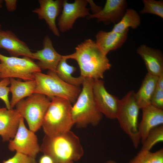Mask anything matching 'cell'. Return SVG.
<instances>
[{"instance_id": "21", "label": "cell", "mask_w": 163, "mask_h": 163, "mask_svg": "<svg viewBox=\"0 0 163 163\" xmlns=\"http://www.w3.org/2000/svg\"><path fill=\"white\" fill-rule=\"evenodd\" d=\"M158 78V77L147 73L139 89L135 93L136 100L140 109L151 104L152 97L156 87Z\"/></svg>"}, {"instance_id": "6", "label": "cell", "mask_w": 163, "mask_h": 163, "mask_svg": "<svg viewBox=\"0 0 163 163\" xmlns=\"http://www.w3.org/2000/svg\"><path fill=\"white\" fill-rule=\"evenodd\" d=\"M133 91L128 92L120 100L116 119L122 130L128 136L135 149L139 145L141 139L138 130L139 110Z\"/></svg>"}, {"instance_id": "13", "label": "cell", "mask_w": 163, "mask_h": 163, "mask_svg": "<svg viewBox=\"0 0 163 163\" xmlns=\"http://www.w3.org/2000/svg\"><path fill=\"white\" fill-rule=\"evenodd\" d=\"M43 45L42 49L32 53V59L38 60L36 64L41 69H48L56 72L57 66L62 55L55 49L48 36L44 37Z\"/></svg>"}, {"instance_id": "20", "label": "cell", "mask_w": 163, "mask_h": 163, "mask_svg": "<svg viewBox=\"0 0 163 163\" xmlns=\"http://www.w3.org/2000/svg\"><path fill=\"white\" fill-rule=\"evenodd\" d=\"M9 79L10 91L12 94L10 104L11 108L13 109L21 100L34 93L36 82L34 80L22 82L14 78Z\"/></svg>"}, {"instance_id": "36", "label": "cell", "mask_w": 163, "mask_h": 163, "mask_svg": "<svg viewBox=\"0 0 163 163\" xmlns=\"http://www.w3.org/2000/svg\"><path fill=\"white\" fill-rule=\"evenodd\" d=\"M69 163H73V162H70Z\"/></svg>"}, {"instance_id": "11", "label": "cell", "mask_w": 163, "mask_h": 163, "mask_svg": "<svg viewBox=\"0 0 163 163\" xmlns=\"http://www.w3.org/2000/svg\"><path fill=\"white\" fill-rule=\"evenodd\" d=\"M87 4V0H75L72 3L63 0L62 11L57 19L59 30L66 32L72 28L77 19L89 15Z\"/></svg>"}, {"instance_id": "31", "label": "cell", "mask_w": 163, "mask_h": 163, "mask_svg": "<svg viewBox=\"0 0 163 163\" xmlns=\"http://www.w3.org/2000/svg\"><path fill=\"white\" fill-rule=\"evenodd\" d=\"M87 1L88 3L90 5L92 14L98 13L103 8L102 7L97 5L92 0H87Z\"/></svg>"}, {"instance_id": "15", "label": "cell", "mask_w": 163, "mask_h": 163, "mask_svg": "<svg viewBox=\"0 0 163 163\" xmlns=\"http://www.w3.org/2000/svg\"><path fill=\"white\" fill-rule=\"evenodd\" d=\"M0 48L6 50L11 56H23L32 59V52L27 44L11 30H0Z\"/></svg>"}, {"instance_id": "16", "label": "cell", "mask_w": 163, "mask_h": 163, "mask_svg": "<svg viewBox=\"0 0 163 163\" xmlns=\"http://www.w3.org/2000/svg\"><path fill=\"white\" fill-rule=\"evenodd\" d=\"M141 109L142 118L139 124L138 130L142 143L152 129L163 125V110L157 108L151 104Z\"/></svg>"}, {"instance_id": "19", "label": "cell", "mask_w": 163, "mask_h": 163, "mask_svg": "<svg viewBox=\"0 0 163 163\" xmlns=\"http://www.w3.org/2000/svg\"><path fill=\"white\" fill-rule=\"evenodd\" d=\"M128 30L122 33L111 31H99L96 36L97 45L104 54L120 47L126 40Z\"/></svg>"}, {"instance_id": "12", "label": "cell", "mask_w": 163, "mask_h": 163, "mask_svg": "<svg viewBox=\"0 0 163 163\" xmlns=\"http://www.w3.org/2000/svg\"><path fill=\"white\" fill-rule=\"evenodd\" d=\"M63 2L62 0H39V7L32 11L40 19L45 21L49 29L57 37H59L60 34L56 19L61 12Z\"/></svg>"}, {"instance_id": "33", "label": "cell", "mask_w": 163, "mask_h": 163, "mask_svg": "<svg viewBox=\"0 0 163 163\" xmlns=\"http://www.w3.org/2000/svg\"><path fill=\"white\" fill-rule=\"evenodd\" d=\"M106 163H118L115 161L112 160H110L107 162Z\"/></svg>"}, {"instance_id": "1", "label": "cell", "mask_w": 163, "mask_h": 163, "mask_svg": "<svg viewBox=\"0 0 163 163\" xmlns=\"http://www.w3.org/2000/svg\"><path fill=\"white\" fill-rule=\"evenodd\" d=\"M67 59H72L77 62L81 76L93 79H102L104 73L110 69L109 60L94 41L85 40L78 45L73 53L63 56Z\"/></svg>"}, {"instance_id": "9", "label": "cell", "mask_w": 163, "mask_h": 163, "mask_svg": "<svg viewBox=\"0 0 163 163\" xmlns=\"http://www.w3.org/2000/svg\"><path fill=\"white\" fill-rule=\"evenodd\" d=\"M9 141L8 148L11 152L16 151L35 158L40 152L35 133L26 128L22 117L14 137Z\"/></svg>"}, {"instance_id": "32", "label": "cell", "mask_w": 163, "mask_h": 163, "mask_svg": "<svg viewBox=\"0 0 163 163\" xmlns=\"http://www.w3.org/2000/svg\"><path fill=\"white\" fill-rule=\"evenodd\" d=\"M39 163H54V162L50 156L44 154L40 158Z\"/></svg>"}, {"instance_id": "30", "label": "cell", "mask_w": 163, "mask_h": 163, "mask_svg": "<svg viewBox=\"0 0 163 163\" xmlns=\"http://www.w3.org/2000/svg\"><path fill=\"white\" fill-rule=\"evenodd\" d=\"M4 2L7 10L9 12L14 11L17 7V1L16 0H5Z\"/></svg>"}, {"instance_id": "17", "label": "cell", "mask_w": 163, "mask_h": 163, "mask_svg": "<svg viewBox=\"0 0 163 163\" xmlns=\"http://www.w3.org/2000/svg\"><path fill=\"white\" fill-rule=\"evenodd\" d=\"M21 117L16 109L0 107V136L3 142L14 138Z\"/></svg>"}, {"instance_id": "14", "label": "cell", "mask_w": 163, "mask_h": 163, "mask_svg": "<svg viewBox=\"0 0 163 163\" xmlns=\"http://www.w3.org/2000/svg\"><path fill=\"white\" fill-rule=\"evenodd\" d=\"M126 6L125 0H107L104 8L99 12L90 14L87 18L88 19L96 18L98 22H103L106 24H116L123 15Z\"/></svg>"}, {"instance_id": "27", "label": "cell", "mask_w": 163, "mask_h": 163, "mask_svg": "<svg viewBox=\"0 0 163 163\" xmlns=\"http://www.w3.org/2000/svg\"><path fill=\"white\" fill-rule=\"evenodd\" d=\"M9 84V78H4L0 81V99L4 102L6 108L8 109H12L8 97L10 89L8 86Z\"/></svg>"}, {"instance_id": "26", "label": "cell", "mask_w": 163, "mask_h": 163, "mask_svg": "<svg viewBox=\"0 0 163 163\" xmlns=\"http://www.w3.org/2000/svg\"><path fill=\"white\" fill-rule=\"evenodd\" d=\"M142 2L144 7L140 11L141 14H152L163 18L162 0H143Z\"/></svg>"}, {"instance_id": "8", "label": "cell", "mask_w": 163, "mask_h": 163, "mask_svg": "<svg viewBox=\"0 0 163 163\" xmlns=\"http://www.w3.org/2000/svg\"><path fill=\"white\" fill-rule=\"evenodd\" d=\"M41 69L30 58L7 56L0 53V78H18L34 80V74Z\"/></svg>"}, {"instance_id": "35", "label": "cell", "mask_w": 163, "mask_h": 163, "mask_svg": "<svg viewBox=\"0 0 163 163\" xmlns=\"http://www.w3.org/2000/svg\"><path fill=\"white\" fill-rule=\"evenodd\" d=\"M1 24H0V30H1Z\"/></svg>"}, {"instance_id": "28", "label": "cell", "mask_w": 163, "mask_h": 163, "mask_svg": "<svg viewBox=\"0 0 163 163\" xmlns=\"http://www.w3.org/2000/svg\"><path fill=\"white\" fill-rule=\"evenodd\" d=\"M3 163H37L35 158L24 154L16 152L11 158L4 161Z\"/></svg>"}, {"instance_id": "18", "label": "cell", "mask_w": 163, "mask_h": 163, "mask_svg": "<svg viewBox=\"0 0 163 163\" xmlns=\"http://www.w3.org/2000/svg\"><path fill=\"white\" fill-rule=\"evenodd\" d=\"M136 51L143 60L148 73L158 77L163 74V56L161 50L143 44Z\"/></svg>"}, {"instance_id": "2", "label": "cell", "mask_w": 163, "mask_h": 163, "mask_svg": "<svg viewBox=\"0 0 163 163\" xmlns=\"http://www.w3.org/2000/svg\"><path fill=\"white\" fill-rule=\"evenodd\" d=\"M40 150L50 156L54 163L77 161L84 154L79 138L71 131L53 136L45 135Z\"/></svg>"}, {"instance_id": "24", "label": "cell", "mask_w": 163, "mask_h": 163, "mask_svg": "<svg viewBox=\"0 0 163 163\" xmlns=\"http://www.w3.org/2000/svg\"><path fill=\"white\" fill-rule=\"evenodd\" d=\"M128 163H163V149L154 152L141 149Z\"/></svg>"}, {"instance_id": "22", "label": "cell", "mask_w": 163, "mask_h": 163, "mask_svg": "<svg viewBox=\"0 0 163 163\" xmlns=\"http://www.w3.org/2000/svg\"><path fill=\"white\" fill-rule=\"evenodd\" d=\"M67 60L62 56L57 66L56 73L58 77L65 82L71 85L79 86L82 84L85 78L81 75L77 77H73L72 75L76 71V68L69 65L67 62Z\"/></svg>"}, {"instance_id": "34", "label": "cell", "mask_w": 163, "mask_h": 163, "mask_svg": "<svg viewBox=\"0 0 163 163\" xmlns=\"http://www.w3.org/2000/svg\"><path fill=\"white\" fill-rule=\"evenodd\" d=\"M3 2V1L2 0H0V9L2 7V3Z\"/></svg>"}, {"instance_id": "10", "label": "cell", "mask_w": 163, "mask_h": 163, "mask_svg": "<svg viewBox=\"0 0 163 163\" xmlns=\"http://www.w3.org/2000/svg\"><path fill=\"white\" fill-rule=\"evenodd\" d=\"M93 91L97 106L102 114L110 119H116L120 100L109 93L101 79H94Z\"/></svg>"}, {"instance_id": "23", "label": "cell", "mask_w": 163, "mask_h": 163, "mask_svg": "<svg viewBox=\"0 0 163 163\" xmlns=\"http://www.w3.org/2000/svg\"><path fill=\"white\" fill-rule=\"evenodd\" d=\"M140 24V18L136 11L133 9L127 8L120 21L115 24L111 31L122 33L128 30L129 27L136 29Z\"/></svg>"}, {"instance_id": "5", "label": "cell", "mask_w": 163, "mask_h": 163, "mask_svg": "<svg viewBox=\"0 0 163 163\" xmlns=\"http://www.w3.org/2000/svg\"><path fill=\"white\" fill-rule=\"evenodd\" d=\"M34 77L36 82L34 93L43 94L50 99L58 97L73 103L81 91L79 86L71 85L61 80L56 72L49 70L47 74L37 72L34 74Z\"/></svg>"}, {"instance_id": "7", "label": "cell", "mask_w": 163, "mask_h": 163, "mask_svg": "<svg viewBox=\"0 0 163 163\" xmlns=\"http://www.w3.org/2000/svg\"><path fill=\"white\" fill-rule=\"evenodd\" d=\"M51 99L43 94L34 93L16 105L21 116L26 120L29 129L35 133L42 127Z\"/></svg>"}, {"instance_id": "4", "label": "cell", "mask_w": 163, "mask_h": 163, "mask_svg": "<svg viewBox=\"0 0 163 163\" xmlns=\"http://www.w3.org/2000/svg\"><path fill=\"white\" fill-rule=\"evenodd\" d=\"M71 102L58 97L52 98L45 115L42 127L45 134L53 136L70 131L74 124Z\"/></svg>"}, {"instance_id": "25", "label": "cell", "mask_w": 163, "mask_h": 163, "mask_svg": "<svg viewBox=\"0 0 163 163\" xmlns=\"http://www.w3.org/2000/svg\"><path fill=\"white\" fill-rule=\"evenodd\" d=\"M163 141V125H161L155 127L149 131L142 143L141 149L150 151L156 144Z\"/></svg>"}, {"instance_id": "3", "label": "cell", "mask_w": 163, "mask_h": 163, "mask_svg": "<svg viewBox=\"0 0 163 163\" xmlns=\"http://www.w3.org/2000/svg\"><path fill=\"white\" fill-rule=\"evenodd\" d=\"M94 79L85 78L82 90L72 108V114L74 124L84 128L89 124L97 125L102 117L98 109L93 91Z\"/></svg>"}, {"instance_id": "29", "label": "cell", "mask_w": 163, "mask_h": 163, "mask_svg": "<svg viewBox=\"0 0 163 163\" xmlns=\"http://www.w3.org/2000/svg\"><path fill=\"white\" fill-rule=\"evenodd\" d=\"M151 104L157 108L163 109V89L156 85L152 97Z\"/></svg>"}]
</instances>
